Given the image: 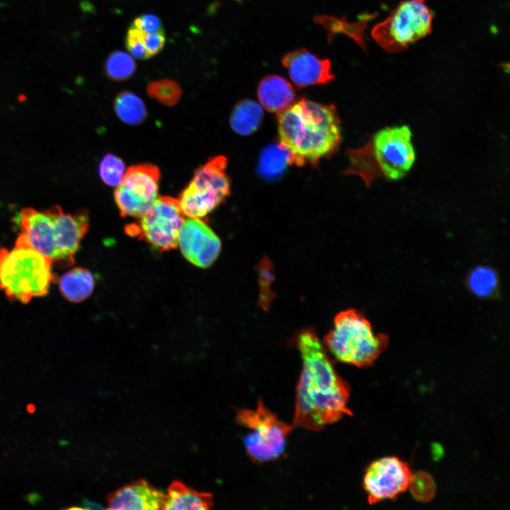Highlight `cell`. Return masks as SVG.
Masks as SVG:
<instances>
[{"label": "cell", "mask_w": 510, "mask_h": 510, "mask_svg": "<svg viewBox=\"0 0 510 510\" xmlns=\"http://www.w3.org/2000/svg\"><path fill=\"white\" fill-rule=\"evenodd\" d=\"M296 342L302 368L296 387L292 425L319 431L351 414L348 408L349 387L336 373L313 329L301 330Z\"/></svg>", "instance_id": "1"}, {"label": "cell", "mask_w": 510, "mask_h": 510, "mask_svg": "<svg viewBox=\"0 0 510 510\" xmlns=\"http://www.w3.org/2000/svg\"><path fill=\"white\" fill-rule=\"evenodd\" d=\"M280 144L291 154L293 164L315 165L334 153L341 141L335 106L302 98L279 113Z\"/></svg>", "instance_id": "2"}, {"label": "cell", "mask_w": 510, "mask_h": 510, "mask_svg": "<svg viewBox=\"0 0 510 510\" xmlns=\"http://www.w3.org/2000/svg\"><path fill=\"white\" fill-rule=\"evenodd\" d=\"M17 239L50 258L52 264L67 267L74 263V254L88 231L86 210L64 212L58 205L39 211L23 208L18 214Z\"/></svg>", "instance_id": "3"}, {"label": "cell", "mask_w": 510, "mask_h": 510, "mask_svg": "<svg viewBox=\"0 0 510 510\" xmlns=\"http://www.w3.org/2000/svg\"><path fill=\"white\" fill-rule=\"evenodd\" d=\"M412 136L407 125L380 130L363 147L347 152L349 165L344 174L361 177L367 187L378 178H402L416 158Z\"/></svg>", "instance_id": "4"}, {"label": "cell", "mask_w": 510, "mask_h": 510, "mask_svg": "<svg viewBox=\"0 0 510 510\" xmlns=\"http://www.w3.org/2000/svg\"><path fill=\"white\" fill-rule=\"evenodd\" d=\"M52 264L50 258L17 239L12 249H0V289L23 303L42 296L57 278Z\"/></svg>", "instance_id": "5"}, {"label": "cell", "mask_w": 510, "mask_h": 510, "mask_svg": "<svg viewBox=\"0 0 510 510\" xmlns=\"http://www.w3.org/2000/svg\"><path fill=\"white\" fill-rule=\"evenodd\" d=\"M323 341L336 360L357 367H368L386 349L388 338L375 333L360 312L349 309L336 315L334 327Z\"/></svg>", "instance_id": "6"}, {"label": "cell", "mask_w": 510, "mask_h": 510, "mask_svg": "<svg viewBox=\"0 0 510 510\" xmlns=\"http://www.w3.org/2000/svg\"><path fill=\"white\" fill-rule=\"evenodd\" d=\"M236 421L248 431L243 436V443L246 455L256 463L279 458L285 450L288 435L294 429L292 424L284 422L270 411L261 399L255 409H237Z\"/></svg>", "instance_id": "7"}, {"label": "cell", "mask_w": 510, "mask_h": 510, "mask_svg": "<svg viewBox=\"0 0 510 510\" xmlns=\"http://www.w3.org/2000/svg\"><path fill=\"white\" fill-rule=\"evenodd\" d=\"M426 0L401 1L371 30L374 40L386 52L397 53L432 31L434 14Z\"/></svg>", "instance_id": "8"}, {"label": "cell", "mask_w": 510, "mask_h": 510, "mask_svg": "<svg viewBox=\"0 0 510 510\" xmlns=\"http://www.w3.org/2000/svg\"><path fill=\"white\" fill-rule=\"evenodd\" d=\"M227 164V158L218 155L195 171L193 178L178 198L184 215L202 219L229 196L230 181L226 173Z\"/></svg>", "instance_id": "9"}, {"label": "cell", "mask_w": 510, "mask_h": 510, "mask_svg": "<svg viewBox=\"0 0 510 510\" xmlns=\"http://www.w3.org/2000/svg\"><path fill=\"white\" fill-rule=\"evenodd\" d=\"M178 200L159 196L139 220L127 226L130 235L144 239L159 251L176 248L180 229L185 220Z\"/></svg>", "instance_id": "10"}, {"label": "cell", "mask_w": 510, "mask_h": 510, "mask_svg": "<svg viewBox=\"0 0 510 510\" xmlns=\"http://www.w3.org/2000/svg\"><path fill=\"white\" fill-rule=\"evenodd\" d=\"M160 171L152 164L130 166L114 193L122 216L140 217L158 198Z\"/></svg>", "instance_id": "11"}, {"label": "cell", "mask_w": 510, "mask_h": 510, "mask_svg": "<svg viewBox=\"0 0 510 510\" xmlns=\"http://www.w3.org/2000/svg\"><path fill=\"white\" fill-rule=\"evenodd\" d=\"M412 475L409 465L397 457H385L373 462L363 480L369 504L397 498L409 487Z\"/></svg>", "instance_id": "12"}, {"label": "cell", "mask_w": 510, "mask_h": 510, "mask_svg": "<svg viewBox=\"0 0 510 510\" xmlns=\"http://www.w3.org/2000/svg\"><path fill=\"white\" fill-rule=\"evenodd\" d=\"M177 245L183 256L193 265L206 268L217 258L221 241L201 219L185 220L178 233Z\"/></svg>", "instance_id": "13"}, {"label": "cell", "mask_w": 510, "mask_h": 510, "mask_svg": "<svg viewBox=\"0 0 510 510\" xmlns=\"http://www.w3.org/2000/svg\"><path fill=\"white\" fill-rule=\"evenodd\" d=\"M281 62L298 88L327 84L334 79L330 60L322 59L306 48L286 53Z\"/></svg>", "instance_id": "14"}, {"label": "cell", "mask_w": 510, "mask_h": 510, "mask_svg": "<svg viewBox=\"0 0 510 510\" xmlns=\"http://www.w3.org/2000/svg\"><path fill=\"white\" fill-rule=\"evenodd\" d=\"M164 495L144 479L121 487L107 496L108 509H159Z\"/></svg>", "instance_id": "15"}, {"label": "cell", "mask_w": 510, "mask_h": 510, "mask_svg": "<svg viewBox=\"0 0 510 510\" xmlns=\"http://www.w3.org/2000/svg\"><path fill=\"white\" fill-rule=\"evenodd\" d=\"M257 96L261 106L266 110L279 113L293 103L295 91L285 79L276 74H270L260 81Z\"/></svg>", "instance_id": "16"}, {"label": "cell", "mask_w": 510, "mask_h": 510, "mask_svg": "<svg viewBox=\"0 0 510 510\" xmlns=\"http://www.w3.org/2000/svg\"><path fill=\"white\" fill-rule=\"evenodd\" d=\"M213 504L210 493L198 492L179 480H174L164 495L162 509L207 510Z\"/></svg>", "instance_id": "17"}, {"label": "cell", "mask_w": 510, "mask_h": 510, "mask_svg": "<svg viewBox=\"0 0 510 510\" xmlns=\"http://www.w3.org/2000/svg\"><path fill=\"white\" fill-rule=\"evenodd\" d=\"M62 295L69 301L79 302L92 293L95 281L91 273L84 268H74L57 279Z\"/></svg>", "instance_id": "18"}, {"label": "cell", "mask_w": 510, "mask_h": 510, "mask_svg": "<svg viewBox=\"0 0 510 510\" xmlns=\"http://www.w3.org/2000/svg\"><path fill=\"white\" fill-rule=\"evenodd\" d=\"M264 110L256 101L244 99L236 104L230 118V125L237 134L248 136L260 127Z\"/></svg>", "instance_id": "19"}, {"label": "cell", "mask_w": 510, "mask_h": 510, "mask_svg": "<svg viewBox=\"0 0 510 510\" xmlns=\"http://www.w3.org/2000/svg\"><path fill=\"white\" fill-rule=\"evenodd\" d=\"M293 164L290 152L281 144L273 143L261 152L258 172L267 180H274L280 176L288 166Z\"/></svg>", "instance_id": "20"}, {"label": "cell", "mask_w": 510, "mask_h": 510, "mask_svg": "<svg viewBox=\"0 0 510 510\" xmlns=\"http://www.w3.org/2000/svg\"><path fill=\"white\" fill-rule=\"evenodd\" d=\"M114 109L119 119L128 125H139L147 117V109L143 101L129 91H124L117 96Z\"/></svg>", "instance_id": "21"}, {"label": "cell", "mask_w": 510, "mask_h": 510, "mask_svg": "<svg viewBox=\"0 0 510 510\" xmlns=\"http://www.w3.org/2000/svg\"><path fill=\"white\" fill-rule=\"evenodd\" d=\"M469 289L475 295L488 298L493 295L498 289L499 279L497 273L488 266L474 268L468 278Z\"/></svg>", "instance_id": "22"}, {"label": "cell", "mask_w": 510, "mask_h": 510, "mask_svg": "<svg viewBox=\"0 0 510 510\" xmlns=\"http://www.w3.org/2000/svg\"><path fill=\"white\" fill-rule=\"evenodd\" d=\"M137 64L128 53L123 51H115L106 59L104 71L113 81H124L129 79L135 72Z\"/></svg>", "instance_id": "23"}, {"label": "cell", "mask_w": 510, "mask_h": 510, "mask_svg": "<svg viewBox=\"0 0 510 510\" xmlns=\"http://www.w3.org/2000/svg\"><path fill=\"white\" fill-rule=\"evenodd\" d=\"M147 93L160 103L171 106L179 101L182 91L175 81L163 79L149 83L147 87Z\"/></svg>", "instance_id": "24"}, {"label": "cell", "mask_w": 510, "mask_h": 510, "mask_svg": "<svg viewBox=\"0 0 510 510\" xmlns=\"http://www.w3.org/2000/svg\"><path fill=\"white\" fill-rule=\"evenodd\" d=\"M125 165L118 156L108 153L101 159L98 173L102 181L110 187H117L125 173Z\"/></svg>", "instance_id": "25"}, {"label": "cell", "mask_w": 510, "mask_h": 510, "mask_svg": "<svg viewBox=\"0 0 510 510\" xmlns=\"http://www.w3.org/2000/svg\"><path fill=\"white\" fill-rule=\"evenodd\" d=\"M257 270L260 285L259 302L264 310H267L273 297L271 286L274 278L272 264L267 256L259 262Z\"/></svg>", "instance_id": "26"}, {"label": "cell", "mask_w": 510, "mask_h": 510, "mask_svg": "<svg viewBox=\"0 0 510 510\" xmlns=\"http://www.w3.org/2000/svg\"><path fill=\"white\" fill-rule=\"evenodd\" d=\"M409 487L413 497L421 502L431 501L436 493L434 480L425 472H418L412 475Z\"/></svg>", "instance_id": "27"}, {"label": "cell", "mask_w": 510, "mask_h": 510, "mask_svg": "<svg viewBox=\"0 0 510 510\" xmlns=\"http://www.w3.org/2000/svg\"><path fill=\"white\" fill-rule=\"evenodd\" d=\"M144 32L131 26L125 38V45L132 57L138 60L149 58L146 50L144 40Z\"/></svg>", "instance_id": "28"}, {"label": "cell", "mask_w": 510, "mask_h": 510, "mask_svg": "<svg viewBox=\"0 0 510 510\" xmlns=\"http://www.w3.org/2000/svg\"><path fill=\"white\" fill-rule=\"evenodd\" d=\"M143 40L149 57H153L164 48L166 41L164 32V30L144 32Z\"/></svg>", "instance_id": "29"}, {"label": "cell", "mask_w": 510, "mask_h": 510, "mask_svg": "<svg viewBox=\"0 0 510 510\" xmlns=\"http://www.w3.org/2000/svg\"><path fill=\"white\" fill-rule=\"evenodd\" d=\"M132 26L144 33L164 30L161 20L151 13H145L137 17Z\"/></svg>", "instance_id": "30"}, {"label": "cell", "mask_w": 510, "mask_h": 510, "mask_svg": "<svg viewBox=\"0 0 510 510\" xmlns=\"http://www.w3.org/2000/svg\"><path fill=\"white\" fill-rule=\"evenodd\" d=\"M25 500L31 505H36L42 500L41 495L36 492H32L24 497Z\"/></svg>", "instance_id": "31"}, {"label": "cell", "mask_w": 510, "mask_h": 510, "mask_svg": "<svg viewBox=\"0 0 510 510\" xmlns=\"http://www.w3.org/2000/svg\"><path fill=\"white\" fill-rule=\"evenodd\" d=\"M82 505L84 506L83 509H100L101 506L95 502H91L86 499H84L82 502Z\"/></svg>", "instance_id": "32"}, {"label": "cell", "mask_w": 510, "mask_h": 510, "mask_svg": "<svg viewBox=\"0 0 510 510\" xmlns=\"http://www.w3.org/2000/svg\"><path fill=\"white\" fill-rule=\"evenodd\" d=\"M27 412L32 414L35 411V406L33 404H28L27 406Z\"/></svg>", "instance_id": "33"}, {"label": "cell", "mask_w": 510, "mask_h": 510, "mask_svg": "<svg viewBox=\"0 0 510 510\" xmlns=\"http://www.w3.org/2000/svg\"><path fill=\"white\" fill-rule=\"evenodd\" d=\"M59 443H60V446H65V445H67L69 443H68L67 441L61 440V441H60Z\"/></svg>", "instance_id": "34"}]
</instances>
